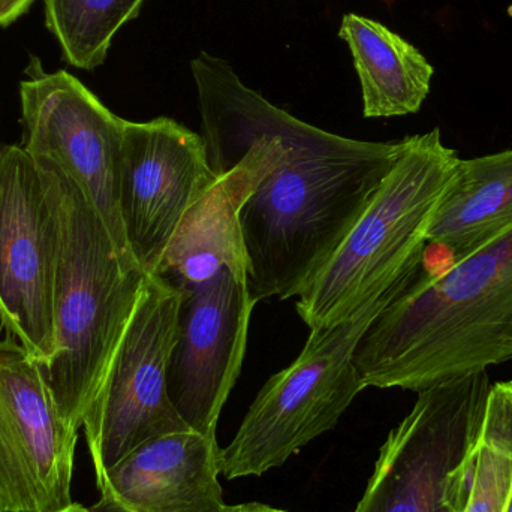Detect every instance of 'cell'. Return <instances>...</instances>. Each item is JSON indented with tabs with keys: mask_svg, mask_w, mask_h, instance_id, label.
<instances>
[{
	"mask_svg": "<svg viewBox=\"0 0 512 512\" xmlns=\"http://www.w3.org/2000/svg\"><path fill=\"white\" fill-rule=\"evenodd\" d=\"M285 156L242 210L255 303L298 297L342 245L403 149L322 131L271 104Z\"/></svg>",
	"mask_w": 512,
	"mask_h": 512,
	"instance_id": "obj_1",
	"label": "cell"
},
{
	"mask_svg": "<svg viewBox=\"0 0 512 512\" xmlns=\"http://www.w3.org/2000/svg\"><path fill=\"white\" fill-rule=\"evenodd\" d=\"M511 360L512 227L438 279L418 271L354 352L364 388L414 393Z\"/></svg>",
	"mask_w": 512,
	"mask_h": 512,
	"instance_id": "obj_2",
	"label": "cell"
},
{
	"mask_svg": "<svg viewBox=\"0 0 512 512\" xmlns=\"http://www.w3.org/2000/svg\"><path fill=\"white\" fill-rule=\"evenodd\" d=\"M33 161L56 224V349L41 367L63 418L80 430L149 274L126 267L104 222L65 173Z\"/></svg>",
	"mask_w": 512,
	"mask_h": 512,
	"instance_id": "obj_3",
	"label": "cell"
},
{
	"mask_svg": "<svg viewBox=\"0 0 512 512\" xmlns=\"http://www.w3.org/2000/svg\"><path fill=\"white\" fill-rule=\"evenodd\" d=\"M459 161L439 128L403 138L399 158L357 224L298 295L295 309L310 330L348 318L376 292L411 286Z\"/></svg>",
	"mask_w": 512,
	"mask_h": 512,
	"instance_id": "obj_4",
	"label": "cell"
},
{
	"mask_svg": "<svg viewBox=\"0 0 512 512\" xmlns=\"http://www.w3.org/2000/svg\"><path fill=\"white\" fill-rule=\"evenodd\" d=\"M405 292H376L348 318L310 330L297 360L265 382L233 441L219 451L221 475L261 477L334 429L364 390L354 366L358 342Z\"/></svg>",
	"mask_w": 512,
	"mask_h": 512,
	"instance_id": "obj_5",
	"label": "cell"
},
{
	"mask_svg": "<svg viewBox=\"0 0 512 512\" xmlns=\"http://www.w3.org/2000/svg\"><path fill=\"white\" fill-rule=\"evenodd\" d=\"M490 388L489 373L480 372L417 393L354 512H463Z\"/></svg>",
	"mask_w": 512,
	"mask_h": 512,
	"instance_id": "obj_6",
	"label": "cell"
},
{
	"mask_svg": "<svg viewBox=\"0 0 512 512\" xmlns=\"http://www.w3.org/2000/svg\"><path fill=\"white\" fill-rule=\"evenodd\" d=\"M182 291L149 274L107 375L83 420L96 478L147 441L188 430L167 390Z\"/></svg>",
	"mask_w": 512,
	"mask_h": 512,
	"instance_id": "obj_7",
	"label": "cell"
},
{
	"mask_svg": "<svg viewBox=\"0 0 512 512\" xmlns=\"http://www.w3.org/2000/svg\"><path fill=\"white\" fill-rule=\"evenodd\" d=\"M23 149L56 165L104 222L126 267L129 252L119 209V171L126 120L116 116L75 75L45 71L32 57L20 83Z\"/></svg>",
	"mask_w": 512,
	"mask_h": 512,
	"instance_id": "obj_8",
	"label": "cell"
},
{
	"mask_svg": "<svg viewBox=\"0 0 512 512\" xmlns=\"http://www.w3.org/2000/svg\"><path fill=\"white\" fill-rule=\"evenodd\" d=\"M78 432L63 418L41 364L0 339V512L71 504Z\"/></svg>",
	"mask_w": 512,
	"mask_h": 512,
	"instance_id": "obj_9",
	"label": "cell"
},
{
	"mask_svg": "<svg viewBox=\"0 0 512 512\" xmlns=\"http://www.w3.org/2000/svg\"><path fill=\"white\" fill-rule=\"evenodd\" d=\"M56 224L41 173L17 144H0V325L41 366L54 355Z\"/></svg>",
	"mask_w": 512,
	"mask_h": 512,
	"instance_id": "obj_10",
	"label": "cell"
},
{
	"mask_svg": "<svg viewBox=\"0 0 512 512\" xmlns=\"http://www.w3.org/2000/svg\"><path fill=\"white\" fill-rule=\"evenodd\" d=\"M200 134L168 117L125 123L119 209L132 258L155 274L192 204L216 180Z\"/></svg>",
	"mask_w": 512,
	"mask_h": 512,
	"instance_id": "obj_11",
	"label": "cell"
},
{
	"mask_svg": "<svg viewBox=\"0 0 512 512\" xmlns=\"http://www.w3.org/2000/svg\"><path fill=\"white\" fill-rule=\"evenodd\" d=\"M182 291L167 390L189 429L216 436L222 409L239 379L256 303L248 280L222 270Z\"/></svg>",
	"mask_w": 512,
	"mask_h": 512,
	"instance_id": "obj_12",
	"label": "cell"
},
{
	"mask_svg": "<svg viewBox=\"0 0 512 512\" xmlns=\"http://www.w3.org/2000/svg\"><path fill=\"white\" fill-rule=\"evenodd\" d=\"M216 436L188 429L147 441L96 478V512H221Z\"/></svg>",
	"mask_w": 512,
	"mask_h": 512,
	"instance_id": "obj_13",
	"label": "cell"
},
{
	"mask_svg": "<svg viewBox=\"0 0 512 512\" xmlns=\"http://www.w3.org/2000/svg\"><path fill=\"white\" fill-rule=\"evenodd\" d=\"M339 36L348 44L360 78L364 117L388 119L421 110L435 68L415 45L358 14L343 15Z\"/></svg>",
	"mask_w": 512,
	"mask_h": 512,
	"instance_id": "obj_14",
	"label": "cell"
},
{
	"mask_svg": "<svg viewBox=\"0 0 512 512\" xmlns=\"http://www.w3.org/2000/svg\"><path fill=\"white\" fill-rule=\"evenodd\" d=\"M512 227V149L462 159L430 222L427 242L444 243L457 262Z\"/></svg>",
	"mask_w": 512,
	"mask_h": 512,
	"instance_id": "obj_15",
	"label": "cell"
},
{
	"mask_svg": "<svg viewBox=\"0 0 512 512\" xmlns=\"http://www.w3.org/2000/svg\"><path fill=\"white\" fill-rule=\"evenodd\" d=\"M512 493V379L490 388L463 512H505Z\"/></svg>",
	"mask_w": 512,
	"mask_h": 512,
	"instance_id": "obj_16",
	"label": "cell"
},
{
	"mask_svg": "<svg viewBox=\"0 0 512 512\" xmlns=\"http://www.w3.org/2000/svg\"><path fill=\"white\" fill-rule=\"evenodd\" d=\"M45 24L75 68H98L119 30L140 14L144 0H44Z\"/></svg>",
	"mask_w": 512,
	"mask_h": 512,
	"instance_id": "obj_17",
	"label": "cell"
},
{
	"mask_svg": "<svg viewBox=\"0 0 512 512\" xmlns=\"http://www.w3.org/2000/svg\"><path fill=\"white\" fill-rule=\"evenodd\" d=\"M457 264V255L444 243L427 242L421 259V276L433 280L444 276Z\"/></svg>",
	"mask_w": 512,
	"mask_h": 512,
	"instance_id": "obj_18",
	"label": "cell"
},
{
	"mask_svg": "<svg viewBox=\"0 0 512 512\" xmlns=\"http://www.w3.org/2000/svg\"><path fill=\"white\" fill-rule=\"evenodd\" d=\"M32 3L33 0H0V27L15 23L29 11Z\"/></svg>",
	"mask_w": 512,
	"mask_h": 512,
	"instance_id": "obj_19",
	"label": "cell"
},
{
	"mask_svg": "<svg viewBox=\"0 0 512 512\" xmlns=\"http://www.w3.org/2000/svg\"><path fill=\"white\" fill-rule=\"evenodd\" d=\"M221 512H288L279 510V508L270 507V505L261 504V502H248V504L225 505Z\"/></svg>",
	"mask_w": 512,
	"mask_h": 512,
	"instance_id": "obj_20",
	"label": "cell"
},
{
	"mask_svg": "<svg viewBox=\"0 0 512 512\" xmlns=\"http://www.w3.org/2000/svg\"><path fill=\"white\" fill-rule=\"evenodd\" d=\"M54 512H96L93 508L83 507L81 504H77V502H71V504L66 505V507L60 508V510Z\"/></svg>",
	"mask_w": 512,
	"mask_h": 512,
	"instance_id": "obj_21",
	"label": "cell"
},
{
	"mask_svg": "<svg viewBox=\"0 0 512 512\" xmlns=\"http://www.w3.org/2000/svg\"><path fill=\"white\" fill-rule=\"evenodd\" d=\"M505 512H512V493H511L510 501H508L507 510H505Z\"/></svg>",
	"mask_w": 512,
	"mask_h": 512,
	"instance_id": "obj_22",
	"label": "cell"
}]
</instances>
